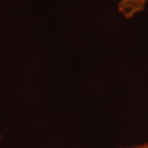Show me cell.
I'll list each match as a JSON object with an SVG mask.
<instances>
[{
    "label": "cell",
    "mask_w": 148,
    "mask_h": 148,
    "mask_svg": "<svg viewBox=\"0 0 148 148\" xmlns=\"http://www.w3.org/2000/svg\"><path fill=\"white\" fill-rule=\"evenodd\" d=\"M148 0H120L118 10L126 18H132L145 9Z\"/></svg>",
    "instance_id": "1"
},
{
    "label": "cell",
    "mask_w": 148,
    "mask_h": 148,
    "mask_svg": "<svg viewBox=\"0 0 148 148\" xmlns=\"http://www.w3.org/2000/svg\"><path fill=\"white\" fill-rule=\"evenodd\" d=\"M121 148H148V142L142 143V144H138V145H133V146H129V147Z\"/></svg>",
    "instance_id": "2"
},
{
    "label": "cell",
    "mask_w": 148,
    "mask_h": 148,
    "mask_svg": "<svg viewBox=\"0 0 148 148\" xmlns=\"http://www.w3.org/2000/svg\"><path fill=\"white\" fill-rule=\"evenodd\" d=\"M0 140H1V136H0Z\"/></svg>",
    "instance_id": "3"
}]
</instances>
